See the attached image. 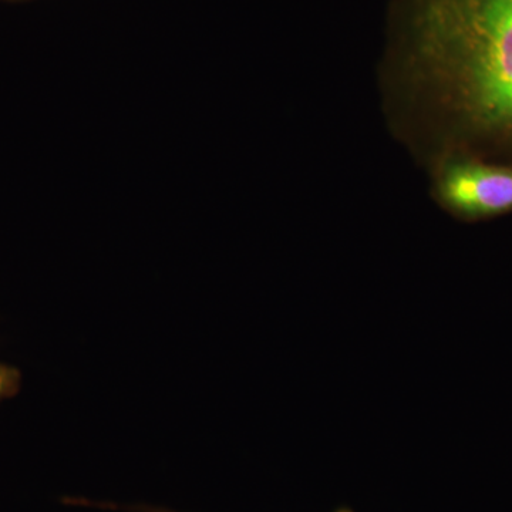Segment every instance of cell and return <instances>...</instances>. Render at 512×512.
Returning a JSON list of instances; mask_svg holds the SVG:
<instances>
[{
	"mask_svg": "<svg viewBox=\"0 0 512 512\" xmlns=\"http://www.w3.org/2000/svg\"><path fill=\"white\" fill-rule=\"evenodd\" d=\"M406 69L441 113L512 141V0H410Z\"/></svg>",
	"mask_w": 512,
	"mask_h": 512,
	"instance_id": "6da1fadb",
	"label": "cell"
},
{
	"mask_svg": "<svg viewBox=\"0 0 512 512\" xmlns=\"http://www.w3.org/2000/svg\"><path fill=\"white\" fill-rule=\"evenodd\" d=\"M436 197L450 214L481 220L512 212V165L454 158L437 175Z\"/></svg>",
	"mask_w": 512,
	"mask_h": 512,
	"instance_id": "7a4b0ae2",
	"label": "cell"
},
{
	"mask_svg": "<svg viewBox=\"0 0 512 512\" xmlns=\"http://www.w3.org/2000/svg\"><path fill=\"white\" fill-rule=\"evenodd\" d=\"M22 375L16 367L0 363V403L19 392Z\"/></svg>",
	"mask_w": 512,
	"mask_h": 512,
	"instance_id": "3957f363",
	"label": "cell"
},
{
	"mask_svg": "<svg viewBox=\"0 0 512 512\" xmlns=\"http://www.w3.org/2000/svg\"><path fill=\"white\" fill-rule=\"evenodd\" d=\"M77 504L79 505H92V507L99 508H110V510H121V511H130V512H177L173 510H168V508L163 507H151V505H130V507H120V505L116 504H106V503H90V501L83 500V498H77ZM335 512H355L350 510L348 507H340Z\"/></svg>",
	"mask_w": 512,
	"mask_h": 512,
	"instance_id": "277c9868",
	"label": "cell"
}]
</instances>
